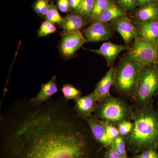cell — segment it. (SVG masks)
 Masks as SVG:
<instances>
[{"label": "cell", "instance_id": "1", "mask_svg": "<svg viewBox=\"0 0 158 158\" xmlns=\"http://www.w3.org/2000/svg\"><path fill=\"white\" fill-rule=\"evenodd\" d=\"M68 101L14 102L1 117V138L10 158H89L86 133Z\"/></svg>", "mask_w": 158, "mask_h": 158}, {"label": "cell", "instance_id": "2", "mask_svg": "<svg viewBox=\"0 0 158 158\" xmlns=\"http://www.w3.org/2000/svg\"><path fill=\"white\" fill-rule=\"evenodd\" d=\"M153 103L154 99L134 109L132 131L124 138L128 150L134 154L158 149V113Z\"/></svg>", "mask_w": 158, "mask_h": 158}, {"label": "cell", "instance_id": "3", "mask_svg": "<svg viewBox=\"0 0 158 158\" xmlns=\"http://www.w3.org/2000/svg\"><path fill=\"white\" fill-rule=\"evenodd\" d=\"M144 65L126 56L120 60L116 67L114 86L121 96L133 98L137 89L140 72Z\"/></svg>", "mask_w": 158, "mask_h": 158}, {"label": "cell", "instance_id": "4", "mask_svg": "<svg viewBox=\"0 0 158 158\" xmlns=\"http://www.w3.org/2000/svg\"><path fill=\"white\" fill-rule=\"evenodd\" d=\"M94 113L102 121L117 126L122 121L133 120L134 109L123 100L110 94L98 102Z\"/></svg>", "mask_w": 158, "mask_h": 158}, {"label": "cell", "instance_id": "5", "mask_svg": "<svg viewBox=\"0 0 158 158\" xmlns=\"http://www.w3.org/2000/svg\"><path fill=\"white\" fill-rule=\"evenodd\" d=\"M158 92V65H144L139 74L135 93L133 97L137 105L145 104L153 99Z\"/></svg>", "mask_w": 158, "mask_h": 158}, {"label": "cell", "instance_id": "6", "mask_svg": "<svg viewBox=\"0 0 158 158\" xmlns=\"http://www.w3.org/2000/svg\"><path fill=\"white\" fill-rule=\"evenodd\" d=\"M157 47L152 43L136 37L129 48L126 56L144 65L156 63Z\"/></svg>", "mask_w": 158, "mask_h": 158}, {"label": "cell", "instance_id": "7", "mask_svg": "<svg viewBox=\"0 0 158 158\" xmlns=\"http://www.w3.org/2000/svg\"><path fill=\"white\" fill-rule=\"evenodd\" d=\"M85 43V37L81 32L62 34L59 44V52L63 59L68 60L74 56Z\"/></svg>", "mask_w": 158, "mask_h": 158}, {"label": "cell", "instance_id": "8", "mask_svg": "<svg viewBox=\"0 0 158 158\" xmlns=\"http://www.w3.org/2000/svg\"><path fill=\"white\" fill-rule=\"evenodd\" d=\"M114 30L110 23H92L91 25L83 30L85 42L106 41L114 34Z\"/></svg>", "mask_w": 158, "mask_h": 158}, {"label": "cell", "instance_id": "9", "mask_svg": "<svg viewBox=\"0 0 158 158\" xmlns=\"http://www.w3.org/2000/svg\"><path fill=\"white\" fill-rule=\"evenodd\" d=\"M110 23L115 31L121 35L127 48H129L132 41L136 37L135 29L133 21L126 15L113 20Z\"/></svg>", "mask_w": 158, "mask_h": 158}, {"label": "cell", "instance_id": "10", "mask_svg": "<svg viewBox=\"0 0 158 158\" xmlns=\"http://www.w3.org/2000/svg\"><path fill=\"white\" fill-rule=\"evenodd\" d=\"M75 112L78 117L86 120L92 116L98 102L95 91L84 97H80L74 100Z\"/></svg>", "mask_w": 158, "mask_h": 158}, {"label": "cell", "instance_id": "11", "mask_svg": "<svg viewBox=\"0 0 158 158\" xmlns=\"http://www.w3.org/2000/svg\"><path fill=\"white\" fill-rule=\"evenodd\" d=\"M136 37L152 43L158 47V19L145 22L133 21Z\"/></svg>", "mask_w": 158, "mask_h": 158}, {"label": "cell", "instance_id": "12", "mask_svg": "<svg viewBox=\"0 0 158 158\" xmlns=\"http://www.w3.org/2000/svg\"><path fill=\"white\" fill-rule=\"evenodd\" d=\"M94 138L103 147L110 148L111 143L107 135L104 122L94 116L86 120Z\"/></svg>", "mask_w": 158, "mask_h": 158}, {"label": "cell", "instance_id": "13", "mask_svg": "<svg viewBox=\"0 0 158 158\" xmlns=\"http://www.w3.org/2000/svg\"><path fill=\"white\" fill-rule=\"evenodd\" d=\"M88 19L81 15L72 13L63 18L60 27L63 30L62 34L80 32L88 24Z\"/></svg>", "mask_w": 158, "mask_h": 158}, {"label": "cell", "instance_id": "14", "mask_svg": "<svg viewBox=\"0 0 158 158\" xmlns=\"http://www.w3.org/2000/svg\"><path fill=\"white\" fill-rule=\"evenodd\" d=\"M126 49V47L124 45L108 42L104 43L98 49H90L89 51L103 57L106 59L108 66L110 67L113 65L119 54Z\"/></svg>", "mask_w": 158, "mask_h": 158}, {"label": "cell", "instance_id": "15", "mask_svg": "<svg viewBox=\"0 0 158 158\" xmlns=\"http://www.w3.org/2000/svg\"><path fill=\"white\" fill-rule=\"evenodd\" d=\"M115 79L116 67H111L95 86L94 91L97 95L98 102L101 101L110 94V88L114 86Z\"/></svg>", "mask_w": 158, "mask_h": 158}, {"label": "cell", "instance_id": "16", "mask_svg": "<svg viewBox=\"0 0 158 158\" xmlns=\"http://www.w3.org/2000/svg\"><path fill=\"white\" fill-rule=\"evenodd\" d=\"M58 91L56 77L53 76L47 83L42 84L39 92L36 96L31 98V101L35 104H41L47 101Z\"/></svg>", "mask_w": 158, "mask_h": 158}, {"label": "cell", "instance_id": "17", "mask_svg": "<svg viewBox=\"0 0 158 158\" xmlns=\"http://www.w3.org/2000/svg\"><path fill=\"white\" fill-rule=\"evenodd\" d=\"M158 19V6L152 3L136 9L134 16L135 22H145Z\"/></svg>", "mask_w": 158, "mask_h": 158}, {"label": "cell", "instance_id": "18", "mask_svg": "<svg viewBox=\"0 0 158 158\" xmlns=\"http://www.w3.org/2000/svg\"><path fill=\"white\" fill-rule=\"evenodd\" d=\"M126 11L115 2H113L94 22L110 23L113 20L126 15Z\"/></svg>", "mask_w": 158, "mask_h": 158}, {"label": "cell", "instance_id": "19", "mask_svg": "<svg viewBox=\"0 0 158 158\" xmlns=\"http://www.w3.org/2000/svg\"><path fill=\"white\" fill-rule=\"evenodd\" d=\"M94 0H82L80 5L73 13L81 15L91 22V15Z\"/></svg>", "mask_w": 158, "mask_h": 158}, {"label": "cell", "instance_id": "20", "mask_svg": "<svg viewBox=\"0 0 158 158\" xmlns=\"http://www.w3.org/2000/svg\"><path fill=\"white\" fill-rule=\"evenodd\" d=\"M113 2L110 0H94L91 22L93 23L105 9H107Z\"/></svg>", "mask_w": 158, "mask_h": 158}, {"label": "cell", "instance_id": "21", "mask_svg": "<svg viewBox=\"0 0 158 158\" xmlns=\"http://www.w3.org/2000/svg\"><path fill=\"white\" fill-rule=\"evenodd\" d=\"M63 97L67 101L74 100L81 97L82 93L80 90L69 84H65L61 89Z\"/></svg>", "mask_w": 158, "mask_h": 158}, {"label": "cell", "instance_id": "22", "mask_svg": "<svg viewBox=\"0 0 158 158\" xmlns=\"http://www.w3.org/2000/svg\"><path fill=\"white\" fill-rule=\"evenodd\" d=\"M56 6L53 2H51L49 6L47 14L44 19L46 20H48L51 22L60 25L62 22L63 18L59 14Z\"/></svg>", "mask_w": 158, "mask_h": 158}, {"label": "cell", "instance_id": "23", "mask_svg": "<svg viewBox=\"0 0 158 158\" xmlns=\"http://www.w3.org/2000/svg\"><path fill=\"white\" fill-rule=\"evenodd\" d=\"M56 24L48 20L43 22L37 31L38 37H42L48 36L50 34L55 33L57 31Z\"/></svg>", "mask_w": 158, "mask_h": 158}, {"label": "cell", "instance_id": "24", "mask_svg": "<svg viewBox=\"0 0 158 158\" xmlns=\"http://www.w3.org/2000/svg\"><path fill=\"white\" fill-rule=\"evenodd\" d=\"M119 135L124 138L127 137L132 131L134 123L131 121L125 120L118 123L117 126Z\"/></svg>", "mask_w": 158, "mask_h": 158}, {"label": "cell", "instance_id": "25", "mask_svg": "<svg viewBox=\"0 0 158 158\" xmlns=\"http://www.w3.org/2000/svg\"><path fill=\"white\" fill-rule=\"evenodd\" d=\"M104 122L106 127L108 138L110 143L112 144L114 140L120 135L118 128L116 127V125L105 122Z\"/></svg>", "mask_w": 158, "mask_h": 158}, {"label": "cell", "instance_id": "26", "mask_svg": "<svg viewBox=\"0 0 158 158\" xmlns=\"http://www.w3.org/2000/svg\"><path fill=\"white\" fill-rule=\"evenodd\" d=\"M114 141L117 145L122 157L123 158H127L126 144L124 138L119 135L114 140Z\"/></svg>", "mask_w": 158, "mask_h": 158}, {"label": "cell", "instance_id": "27", "mask_svg": "<svg viewBox=\"0 0 158 158\" xmlns=\"http://www.w3.org/2000/svg\"><path fill=\"white\" fill-rule=\"evenodd\" d=\"M133 158H158V149L150 148L136 155Z\"/></svg>", "mask_w": 158, "mask_h": 158}, {"label": "cell", "instance_id": "28", "mask_svg": "<svg viewBox=\"0 0 158 158\" xmlns=\"http://www.w3.org/2000/svg\"><path fill=\"white\" fill-rule=\"evenodd\" d=\"M57 8L60 11L64 13L71 11L69 0H57Z\"/></svg>", "mask_w": 158, "mask_h": 158}, {"label": "cell", "instance_id": "29", "mask_svg": "<svg viewBox=\"0 0 158 158\" xmlns=\"http://www.w3.org/2000/svg\"><path fill=\"white\" fill-rule=\"evenodd\" d=\"M138 8L137 0H127V11H135Z\"/></svg>", "mask_w": 158, "mask_h": 158}, {"label": "cell", "instance_id": "30", "mask_svg": "<svg viewBox=\"0 0 158 158\" xmlns=\"http://www.w3.org/2000/svg\"><path fill=\"white\" fill-rule=\"evenodd\" d=\"M42 3L43 0H36L33 5V10L36 14L40 16Z\"/></svg>", "mask_w": 158, "mask_h": 158}, {"label": "cell", "instance_id": "31", "mask_svg": "<svg viewBox=\"0 0 158 158\" xmlns=\"http://www.w3.org/2000/svg\"><path fill=\"white\" fill-rule=\"evenodd\" d=\"M104 158H123L121 156L115 152L114 151L110 148L106 152L104 155Z\"/></svg>", "mask_w": 158, "mask_h": 158}, {"label": "cell", "instance_id": "32", "mask_svg": "<svg viewBox=\"0 0 158 158\" xmlns=\"http://www.w3.org/2000/svg\"><path fill=\"white\" fill-rule=\"evenodd\" d=\"M69 1L71 11H72L73 13L74 11L76 9L78 6L80 5L82 0H69Z\"/></svg>", "mask_w": 158, "mask_h": 158}, {"label": "cell", "instance_id": "33", "mask_svg": "<svg viewBox=\"0 0 158 158\" xmlns=\"http://www.w3.org/2000/svg\"><path fill=\"white\" fill-rule=\"evenodd\" d=\"M138 7H142L156 2V0H137Z\"/></svg>", "mask_w": 158, "mask_h": 158}, {"label": "cell", "instance_id": "34", "mask_svg": "<svg viewBox=\"0 0 158 158\" xmlns=\"http://www.w3.org/2000/svg\"><path fill=\"white\" fill-rule=\"evenodd\" d=\"M116 1L118 6L127 11V0H116Z\"/></svg>", "mask_w": 158, "mask_h": 158}, {"label": "cell", "instance_id": "35", "mask_svg": "<svg viewBox=\"0 0 158 158\" xmlns=\"http://www.w3.org/2000/svg\"><path fill=\"white\" fill-rule=\"evenodd\" d=\"M156 63L158 65V47H157V57L156 60Z\"/></svg>", "mask_w": 158, "mask_h": 158}, {"label": "cell", "instance_id": "36", "mask_svg": "<svg viewBox=\"0 0 158 158\" xmlns=\"http://www.w3.org/2000/svg\"><path fill=\"white\" fill-rule=\"evenodd\" d=\"M156 4H157L158 6V0H156Z\"/></svg>", "mask_w": 158, "mask_h": 158}, {"label": "cell", "instance_id": "37", "mask_svg": "<svg viewBox=\"0 0 158 158\" xmlns=\"http://www.w3.org/2000/svg\"><path fill=\"white\" fill-rule=\"evenodd\" d=\"M110 1H111V2H115V0H110Z\"/></svg>", "mask_w": 158, "mask_h": 158}, {"label": "cell", "instance_id": "38", "mask_svg": "<svg viewBox=\"0 0 158 158\" xmlns=\"http://www.w3.org/2000/svg\"></svg>", "mask_w": 158, "mask_h": 158}]
</instances>
